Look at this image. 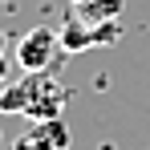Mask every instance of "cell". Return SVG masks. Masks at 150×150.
Wrapping results in <instances>:
<instances>
[{
    "label": "cell",
    "instance_id": "1",
    "mask_svg": "<svg viewBox=\"0 0 150 150\" xmlns=\"http://www.w3.org/2000/svg\"><path fill=\"white\" fill-rule=\"evenodd\" d=\"M65 57L69 53L61 49V33H53L49 25L28 28L25 37H21V45H16V65L25 73H53Z\"/></svg>",
    "mask_w": 150,
    "mask_h": 150
},
{
    "label": "cell",
    "instance_id": "8",
    "mask_svg": "<svg viewBox=\"0 0 150 150\" xmlns=\"http://www.w3.org/2000/svg\"><path fill=\"white\" fill-rule=\"evenodd\" d=\"M0 53H4V33H0Z\"/></svg>",
    "mask_w": 150,
    "mask_h": 150
},
{
    "label": "cell",
    "instance_id": "4",
    "mask_svg": "<svg viewBox=\"0 0 150 150\" xmlns=\"http://www.w3.org/2000/svg\"><path fill=\"white\" fill-rule=\"evenodd\" d=\"M69 146V130L61 118H49V122H37V134H28L25 150H65Z\"/></svg>",
    "mask_w": 150,
    "mask_h": 150
},
{
    "label": "cell",
    "instance_id": "3",
    "mask_svg": "<svg viewBox=\"0 0 150 150\" xmlns=\"http://www.w3.org/2000/svg\"><path fill=\"white\" fill-rule=\"evenodd\" d=\"M93 45H98V41H93V25L69 8V16H65V25H61V49L65 53H85V49H93Z\"/></svg>",
    "mask_w": 150,
    "mask_h": 150
},
{
    "label": "cell",
    "instance_id": "2",
    "mask_svg": "<svg viewBox=\"0 0 150 150\" xmlns=\"http://www.w3.org/2000/svg\"><path fill=\"white\" fill-rule=\"evenodd\" d=\"M25 77H28V105H25V114L33 122L61 118V110H65V89L53 81V73H25Z\"/></svg>",
    "mask_w": 150,
    "mask_h": 150
},
{
    "label": "cell",
    "instance_id": "5",
    "mask_svg": "<svg viewBox=\"0 0 150 150\" xmlns=\"http://www.w3.org/2000/svg\"><path fill=\"white\" fill-rule=\"evenodd\" d=\"M77 16H85L89 25H101V21H118L126 8V0H69Z\"/></svg>",
    "mask_w": 150,
    "mask_h": 150
},
{
    "label": "cell",
    "instance_id": "7",
    "mask_svg": "<svg viewBox=\"0 0 150 150\" xmlns=\"http://www.w3.org/2000/svg\"><path fill=\"white\" fill-rule=\"evenodd\" d=\"M4 77H8V57L0 53V81H4Z\"/></svg>",
    "mask_w": 150,
    "mask_h": 150
},
{
    "label": "cell",
    "instance_id": "6",
    "mask_svg": "<svg viewBox=\"0 0 150 150\" xmlns=\"http://www.w3.org/2000/svg\"><path fill=\"white\" fill-rule=\"evenodd\" d=\"M25 105H28V77H21L16 85H8L0 93V110L4 114H25Z\"/></svg>",
    "mask_w": 150,
    "mask_h": 150
},
{
    "label": "cell",
    "instance_id": "9",
    "mask_svg": "<svg viewBox=\"0 0 150 150\" xmlns=\"http://www.w3.org/2000/svg\"><path fill=\"white\" fill-rule=\"evenodd\" d=\"M0 4H4V0H0Z\"/></svg>",
    "mask_w": 150,
    "mask_h": 150
}]
</instances>
